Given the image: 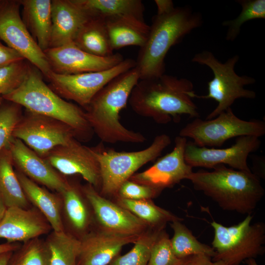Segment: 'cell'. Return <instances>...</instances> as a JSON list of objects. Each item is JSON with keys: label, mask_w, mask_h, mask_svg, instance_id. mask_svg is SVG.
Returning <instances> with one entry per match:
<instances>
[{"label": "cell", "mask_w": 265, "mask_h": 265, "mask_svg": "<svg viewBox=\"0 0 265 265\" xmlns=\"http://www.w3.org/2000/svg\"><path fill=\"white\" fill-rule=\"evenodd\" d=\"M3 100L4 99H3V98L2 97H0V105L3 102Z\"/></svg>", "instance_id": "obj_48"}, {"label": "cell", "mask_w": 265, "mask_h": 265, "mask_svg": "<svg viewBox=\"0 0 265 265\" xmlns=\"http://www.w3.org/2000/svg\"><path fill=\"white\" fill-rule=\"evenodd\" d=\"M52 72L60 75H74L110 69L124 59L119 53L107 57L89 54L73 43L49 48L43 51Z\"/></svg>", "instance_id": "obj_16"}, {"label": "cell", "mask_w": 265, "mask_h": 265, "mask_svg": "<svg viewBox=\"0 0 265 265\" xmlns=\"http://www.w3.org/2000/svg\"><path fill=\"white\" fill-rule=\"evenodd\" d=\"M139 79L135 67L118 75L103 87L85 108L90 127L103 142L141 143L146 141L144 135L128 130L119 119V113L126 107Z\"/></svg>", "instance_id": "obj_2"}, {"label": "cell", "mask_w": 265, "mask_h": 265, "mask_svg": "<svg viewBox=\"0 0 265 265\" xmlns=\"http://www.w3.org/2000/svg\"><path fill=\"white\" fill-rule=\"evenodd\" d=\"M45 241L49 253V265H77L79 238L66 230H52Z\"/></svg>", "instance_id": "obj_29"}, {"label": "cell", "mask_w": 265, "mask_h": 265, "mask_svg": "<svg viewBox=\"0 0 265 265\" xmlns=\"http://www.w3.org/2000/svg\"><path fill=\"white\" fill-rule=\"evenodd\" d=\"M20 246V245L16 242L9 243L7 242L5 243L0 244V254L10 251L14 252Z\"/></svg>", "instance_id": "obj_42"}, {"label": "cell", "mask_w": 265, "mask_h": 265, "mask_svg": "<svg viewBox=\"0 0 265 265\" xmlns=\"http://www.w3.org/2000/svg\"><path fill=\"white\" fill-rule=\"evenodd\" d=\"M13 166L9 151L6 147L0 153V197L7 208H28L30 203Z\"/></svg>", "instance_id": "obj_27"}, {"label": "cell", "mask_w": 265, "mask_h": 265, "mask_svg": "<svg viewBox=\"0 0 265 265\" xmlns=\"http://www.w3.org/2000/svg\"><path fill=\"white\" fill-rule=\"evenodd\" d=\"M246 262L247 265H258L254 258L248 259Z\"/></svg>", "instance_id": "obj_45"}, {"label": "cell", "mask_w": 265, "mask_h": 265, "mask_svg": "<svg viewBox=\"0 0 265 265\" xmlns=\"http://www.w3.org/2000/svg\"><path fill=\"white\" fill-rule=\"evenodd\" d=\"M51 15L50 48L73 42L80 28L91 17L76 0H51Z\"/></svg>", "instance_id": "obj_21"}, {"label": "cell", "mask_w": 265, "mask_h": 265, "mask_svg": "<svg viewBox=\"0 0 265 265\" xmlns=\"http://www.w3.org/2000/svg\"><path fill=\"white\" fill-rule=\"evenodd\" d=\"M100 229L125 236H139L149 227L129 211L106 198L88 184L82 187Z\"/></svg>", "instance_id": "obj_14"}, {"label": "cell", "mask_w": 265, "mask_h": 265, "mask_svg": "<svg viewBox=\"0 0 265 265\" xmlns=\"http://www.w3.org/2000/svg\"><path fill=\"white\" fill-rule=\"evenodd\" d=\"M157 7V14H162L169 12L174 8V3L171 0H155Z\"/></svg>", "instance_id": "obj_41"}, {"label": "cell", "mask_w": 265, "mask_h": 265, "mask_svg": "<svg viewBox=\"0 0 265 265\" xmlns=\"http://www.w3.org/2000/svg\"><path fill=\"white\" fill-rule=\"evenodd\" d=\"M42 75L32 65L23 84L2 97L6 101L24 107L28 111L64 123L73 129L77 138H90L93 131L88 122L85 112L53 92L44 82Z\"/></svg>", "instance_id": "obj_5"}, {"label": "cell", "mask_w": 265, "mask_h": 265, "mask_svg": "<svg viewBox=\"0 0 265 265\" xmlns=\"http://www.w3.org/2000/svg\"><path fill=\"white\" fill-rule=\"evenodd\" d=\"M196 95L190 80L164 74L156 78L139 80L128 103L136 114L166 124L179 122L183 115L198 118V107L193 101Z\"/></svg>", "instance_id": "obj_1"}, {"label": "cell", "mask_w": 265, "mask_h": 265, "mask_svg": "<svg viewBox=\"0 0 265 265\" xmlns=\"http://www.w3.org/2000/svg\"><path fill=\"white\" fill-rule=\"evenodd\" d=\"M7 208H8L5 204L4 202L0 197V222L4 217Z\"/></svg>", "instance_id": "obj_44"}, {"label": "cell", "mask_w": 265, "mask_h": 265, "mask_svg": "<svg viewBox=\"0 0 265 265\" xmlns=\"http://www.w3.org/2000/svg\"><path fill=\"white\" fill-rule=\"evenodd\" d=\"M164 229L148 228L138 236L131 250L119 255L108 265H148L152 246Z\"/></svg>", "instance_id": "obj_32"}, {"label": "cell", "mask_w": 265, "mask_h": 265, "mask_svg": "<svg viewBox=\"0 0 265 265\" xmlns=\"http://www.w3.org/2000/svg\"><path fill=\"white\" fill-rule=\"evenodd\" d=\"M212 171L192 172L187 177L195 190L201 191L222 209L251 214L264 197L259 178L251 171L218 165Z\"/></svg>", "instance_id": "obj_4"}, {"label": "cell", "mask_w": 265, "mask_h": 265, "mask_svg": "<svg viewBox=\"0 0 265 265\" xmlns=\"http://www.w3.org/2000/svg\"><path fill=\"white\" fill-rule=\"evenodd\" d=\"M185 259H179L176 263L173 265H185Z\"/></svg>", "instance_id": "obj_46"}, {"label": "cell", "mask_w": 265, "mask_h": 265, "mask_svg": "<svg viewBox=\"0 0 265 265\" xmlns=\"http://www.w3.org/2000/svg\"><path fill=\"white\" fill-rule=\"evenodd\" d=\"M3 101L0 105V153L13 138L14 129L23 115L21 106Z\"/></svg>", "instance_id": "obj_36"}, {"label": "cell", "mask_w": 265, "mask_h": 265, "mask_svg": "<svg viewBox=\"0 0 265 265\" xmlns=\"http://www.w3.org/2000/svg\"><path fill=\"white\" fill-rule=\"evenodd\" d=\"M161 191L152 187L129 180L120 186L116 197L133 200L152 199L157 197Z\"/></svg>", "instance_id": "obj_38"}, {"label": "cell", "mask_w": 265, "mask_h": 265, "mask_svg": "<svg viewBox=\"0 0 265 265\" xmlns=\"http://www.w3.org/2000/svg\"><path fill=\"white\" fill-rule=\"evenodd\" d=\"M8 265H49V253L45 239L37 238L23 242Z\"/></svg>", "instance_id": "obj_33"}, {"label": "cell", "mask_w": 265, "mask_h": 265, "mask_svg": "<svg viewBox=\"0 0 265 265\" xmlns=\"http://www.w3.org/2000/svg\"><path fill=\"white\" fill-rule=\"evenodd\" d=\"M14 252L10 251L0 254V265H8Z\"/></svg>", "instance_id": "obj_43"}, {"label": "cell", "mask_w": 265, "mask_h": 265, "mask_svg": "<svg viewBox=\"0 0 265 265\" xmlns=\"http://www.w3.org/2000/svg\"><path fill=\"white\" fill-rule=\"evenodd\" d=\"M171 143L170 136H155L146 148L134 152H118L100 145L92 148L98 161L101 175V193L105 196H116L120 186L141 167L159 156Z\"/></svg>", "instance_id": "obj_6"}, {"label": "cell", "mask_w": 265, "mask_h": 265, "mask_svg": "<svg viewBox=\"0 0 265 265\" xmlns=\"http://www.w3.org/2000/svg\"><path fill=\"white\" fill-rule=\"evenodd\" d=\"M15 171L28 202L45 216L52 230L55 231L66 230L62 217L60 195L50 192L22 173L18 170Z\"/></svg>", "instance_id": "obj_22"}, {"label": "cell", "mask_w": 265, "mask_h": 265, "mask_svg": "<svg viewBox=\"0 0 265 265\" xmlns=\"http://www.w3.org/2000/svg\"><path fill=\"white\" fill-rule=\"evenodd\" d=\"M13 137L44 158L53 148L67 143L77 135L64 123L26 110L14 129Z\"/></svg>", "instance_id": "obj_12"}, {"label": "cell", "mask_w": 265, "mask_h": 265, "mask_svg": "<svg viewBox=\"0 0 265 265\" xmlns=\"http://www.w3.org/2000/svg\"><path fill=\"white\" fill-rule=\"evenodd\" d=\"M44 159L64 176L79 175L95 188L101 186L100 166L92 148L75 138L55 147Z\"/></svg>", "instance_id": "obj_15"}, {"label": "cell", "mask_w": 265, "mask_h": 265, "mask_svg": "<svg viewBox=\"0 0 265 265\" xmlns=\"http://www.w3.org/2000/svg\"><path fill=\"white\" fill-rule=\"evenodd\" d=\"M32 65L23 59L0 68V97L19 88L27 78Z\"/></svg>", "instance_id": "obj_35"}, {"label": "cell", "mask_w": 265, "mask_h": 265, "mask_svg": "<svg viewBox=\"0 0 265 265\" xmlns=\"http://www.w3.org/2000/svg\"><path fill=\"white\" fill-rule=\"evenodd\" d=\"M22 20L38 46L50 48L52 33L51 0H20Z\"/></svg>", "instance_id": "obj_24"}, {"label": "cell", "mask_w": 265, "mask_h": 265, "mask_svg": "<svg viewBox=\"0 0 265 265\" xmlns=\"http://www.w3.org/2000/svg\"><path fill=\"white\" fill-rule=\"evenodd\" d=\"M253 216L247 214L237 225L226 227L213 221L211 224L214 236L212 247L213 261H222L227 265H240L244 261L263 254L265 242V225L251 224Z\"/></svg>", "instance_id": "obj_8"}, {"label": "cell", "mask_w": 265, "mask_h": 265, "mask_svg": "<svg viewBox=\"0 0 265 265\" xmlns=\"http://www.w3.org/2000/svg\"><path fill=\"white\" fill-rule=\"evenodd\" d=\"M135 66V60L127 58L106 70L74 75H60L52 72L46 79L49 81L48 85L56 94L85 108L108 82Z\"/></svg>", "instance_id": "obj_10"}, {"label": "cell", "mask_w": 265, "mask_h": 265, "mask_svg": "<svg viewBox=\"0 0 265 265\" xmlns=\"http://www.w3.org/2000/svg\"><path fill=\"white\" fill-rule=\"evenodd\" d=\"M91 17L106 20L123 16L143 18L144 7L140 0H76Z\"/></svg>", "instance_id": "obj_28"}, {"label": "cell", "mask_w": 265, "mask_h": 265, "mask_svg": "<svg viewBox=\"0 0 265 265\" xmlns=\"http://www.w3.org/2000/svg\"><path fill=\"white\" fill-rule=\"evenodd\" d=\"M212 258L204 254L191 255L186 258L185 265H212Z\"/></svg>", "instance_id": "obj_40"}, {"label": "cell", "mask_w": 265, "mask_h": 265, "mask_svg": "<svg viewBox=\"0 0 265 265\" xmlns=\"http://www.w3.org/2000/svg\"><path fill=\"white\" fill-rule=\"evenodd\" d=\"M239 58L238 55H235L223 63L212 53L206 50L196 53L193 57L192 62L208 66L213 74V79L208 82V94L195 96V98L212 99L218 103L206 119L215 118L231 107L238 99L256 98L255 91L245 88V86L254 83L255 79L245 75L239 76L235 71V66Z\"/></svg>", "instance_id": "obj_7"}, {"label": "cell", "mask_w": 265, "mask_h": 265, "mask_svg": "<svg viewBox=\"0 0 265 265\" xmlns=\"http://www.w3.org/2000/svg\"><path fill=\"white\" fill-rule=\"evenodd\" d=\"M7 148L17 170L30 180L59 194L67 187L69 182L65 177L21 140L13 137Z\"/></svg>", "instance_id": "obj_18"}, {"label": "cell", "mask_w": 265, "mask_h": 265, "mask_svg": "<svg viewBox=\"0 0 265 265\" xmlns=\"http://www.w3.org/2000/svg\"><path fill=\"white\" fill-rule=\"evenodd\" d=\"M73 43L95 56L107 57L113 54L105 21L101 19L90 17L80 28Z\"/></svg>", "instance_id": "obj_26"}, {"label": "cell", "mask_w": 265, "mask_h": 265, "mask_svg": "<svg viewBox=\"0 0 265 265\" xmlns=\"http://www.w3.org/2000/svg\"><path fill=\"white\" fill-rule=\"evenodd\" d=\"M105 23L113 51L130 46L141 48L147 39L150 26L143 18L123 16L107 19Z\"/></svg>", "instance_id": "obj_25"}, {"label": "cell", "mask_w": 265, "mask_h": 265, "mask_svg": "<svg viewBox=\"0 0 265 265\" xmlns=\"http://www.w3.org/2000/svg\"><path fill=\"white\" fill-rule=\"evenodd\" d=\"M59 194L62 198V217L64 216L72 231L71 233L80 238L88 232L92 221L90 206L82 187L69 182Z\"/></svg>", "instance_id": "obj_23"}, {"label": "cell", "mask_w": 265, "mask_h": 265, "mask_svg": "<svg viewBox=\"0 0 265 265\" xmlns=\"http://www.w3.org/2000/svg\"><path fill=\"white\" fill-rule=\"evenodd\" d=\"M265 133V123L260 120H244L238 117L231 107L211 119L195 118L179 132V136L189 137L198 147H220L235 137L254 136Z\"/></svg>", "instance_id": "obj_9"}, {"label": "cell", "mask_w": 265, "mask_h": 265, "mask_svg": "<svg viewBox=\"0 0 265 265\" xmlns=\"http://www.w3.org/2000/svg\"><path fill=\"white\" fill-rule=\"evenodd\" d=\"M52 230L48 220L34 207H9L0 222V238L9 243L24 242Z\"/></svg>", "instance_id": "obj_19"}, {"label": "cell", "mask_w": 265, "mask_h": 265, "mask_svg": "<svg viewBox=\"0 0 265 265\" xmlns=\"http://www.w3.org/2000/svg\"><path fill=\"white\" fill-rule=\"evenodd\" d=\"M241 11L235 19L225 21L222 26L228 27L226 39L234 41L239 35L242 25L247 21L254 19H265V0H238Z\"/></svg>", "instance_id": "obj_34"}, {"label": "cell", "mask_w": 265, "mask_h": 265, "mask_svg": "<svg viewBox=\"0 0 265 265\" xmlns=\"http://www.w3.org/2000/svg\"><path fill=\"white\" fill-rule=\"evenodd\" d=\"M186 142V138L177 136L171 152L159 159L145 171L135 173L129 180L162 191L187 179L193 171L192 167L185 159Z\"/></svg>", "instance_id": "obj_17"}, {"label": "cell", "mask_w": 265, "mask_h": 265, "mask_svg": "<svg viewBox=\"0 0 265 265\" xmlns=\"http://www.w3.org/2000/svg\"><path fill=\"white\" fill-rule=\"evenodd\" d=\"M212 265H227L226 263L222 261H216L213 262Z\"/></svg>", "instance_id": "obj_47"}, {"label": "cell", "mask_w": 265, "mask_h": 265, "mask_svg": "<svg viewBox=\"0 0 265 265\" xmlns=\"http://www.w3.org/2000/svg\"><path fill=\"white\" fill-rule=\"evenodd\" d=\"M176 220L170 222L174 235L170 239L171 246L176 257L184 259L188 256L204 254L213 258L215 251L212 247L199 241L186 225Z\"/></svg>", "instance_id": "obj_31"}, {"label": "cell", "mask_w": 265, "mask_h": 265, "mask_svg": "<svg viewBox=\"0 0 265 265\" xmlns=\"http://www.w3.org/2000/svg\"><path fill=\"white\" fill-rule=\"evenodd\" d=\"M179 259L173 250L164 229L160 231L151 249L148 265H173Z\"/></svg>", "instance_id": "obj_37"}, {"label": "cell", "mask_w": 265, "mask_h": 265, "mask_svg": "<svg viewBox=\"0 0 265 265\" xmlns=\"http://www.w3.org/2000/svg\"><path fill=\"white\" fill-rule=\"evenodd\" d=\"M259 137L254 136L238 137L234 144L226 148L198 147L192 141H187L184 153L186 163L192 168H213L218 165H228L233 169L251 171L247 164L250 153L261 145Z\"/></svg>", "instance_id": "obj_13"}, {"label": "cell", "mask_w": 265, "mask_h": 265, "mask_svg": "<svg viewBox=\"0 0 265 265\" xmlns=\"http://www.w3.org/2000/svg\"><path fill=\"white\" fill-rule=\"evenodd\" d=\"M139 236H125L101 229L88 232L80 238L77 265H108L124 246L133 243Z\"/></svg>", "instance_id": "obj_20"}, {"label": "cell", "mask_w": 265, "mask_h": 265, "mask_svg": "<svg viewBox=\"0 0 265 265\" xmlns=\"http://www.w3.org/2000/svg\"><path fill=\"white\" fill-rule=\"evenodd\" d=\"M25 59L18 52L3 45L0 40V68Z\"/></svg>", "instance_id": "obj_39"}, {"label": "cell", "mask_w": 265, "mask_h": 265, "mask_svg": "<svg viewBox=\"0 0 265 265\" xmlns=\"http://www.w3.org/2000/svg\"><path fill=\"white\" fill-rule=\"evenodd\" d=\"M202 23L201 14L188 6L156 14L150 26L147 39L140 48L135 61L140 80L156 78L164 74L165 58L170 48Z\"/></svg>", "instance_id": "obj_3"}, {"label": "cell", "mask_w": 265, "mask_h": 265, "mask_svg": "<svg viewBox=\"0 0 265 265\" xmlns=\"http://www.w3.org/2000/svg\"><path fill=\"white\" fill-rule=\"evenodd\" d=\"M21 6L20 0H0V40L18 52L47 78L52 71L44 52L22 20Z\"/></svg>", "instance_id": "obj_11"}, {"label": "cell", "mask_w": 265, "mask_h": 265, "mask_svg": "<svg viewBox=\"0 0 265 265\" xmlns=\"http://www.w3.org/2000/svg\"><path fill=\"white\" fill-rule=\"evenodd\" d=\"M116 203L142 220L151 228L164 229L168 222L182 220L155 204L152 199L133 200L117 197Z\"/></svg>", "instance_id": "obj_30"}]
</instances>
